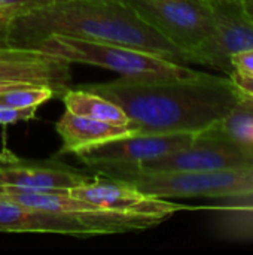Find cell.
Instances as JSON below:
<instances>
[{"instance_id": "cell-16", "label": "cell", "mask_w": 253, "mask_h": 255, "mask_svg": "<svg viewBox=\"0 0 253 255\" xmlns=\"http://www.w3.org/2000/svg\"><path fill=\"white\" fill-rule=\"evenodd\" d=\"M204 133L253 146V111L237 105Z\"/></svg>"}, {"instance_id": "cell-12", "label": "cell", "mask_w": 253, "mask_h": 255, "mask_svg": "<svg viewBox=\"0 0 253 255\" xmlns=\"http://www.w3.org/2000/svg\"><path fill=\"white\" fill-rule=\"evenodd\" d=\"M72 63L24 48L0 49V79L19 81L52 88L61 97L72 82Z\"/></svg>"}, {"instance_id": "cell-9", "label": "cell", "mask_w": 253, "mask_h": 255, "mask_svg": "<svg viewBox=\"0 0 253 255\" xmlns=\"http://www.w3.org/2000/svg\"><path fill=\"white\" fill-rule=\"evenodd\" d=\"M192 133H133L86 149L75 155L88 167L100 164H145L192 143Z\"/></svg>"}, {"instance_id": "cell-18", "label": "cell", "mask_w": 253, "mask_h": 255, "mask_svg": "<svg viewBox=\"0 0 253 255\" xmlns=\"http://www.w3.org/2000/svg\"><path fill=\"white\" fill-rule=\"evenodd\" d=\"M36 111L33 108H12L6 105H0V124L9 126L16 124L19 121H30L36 117Z\"/></svg>"}, {"instance_id": "cell-10", "label": "cell", "mask_w": 253, "mask_h": 255, "mask_svg": "<svg viewBox=\"0 0 253 255\" xmlns=\"http://www.w3.org/2000/svg\"><path fill=\"white\" fill-rule=\"evenodd\" d=\"M95 176L60 160L22 158L7 148L0 151V185L37 191H69Z\"/></svg>"}, {"instance_id": "cell-22", "label": "cell", "mask_w": 253, "mask_h": 255, "mask_svg": "<svg viewBox=\"0 0 253 255\" xmlns=\"http://www.w3.org/2000/svg\"><path fill=\"white\" fill-rule=\"evenodd\" d=\"M228 78L233 81V84L236 85V88H237L240 93H245V94L253 96V76L233 70V72L228 75Z\"/></svg>"}, {"instance_id": "cell-1", "label": "cell", "mask_w": 253, "mask_h": 255, "mask_svg": "<svg viewBox=\"0 0 253 255\" xmlns=\"http://www.w3.org/2000/svg\"><path fill=\"white\" fill-rule=\"evenodd\" d=\"M124 109L130 126L139 133L200 134L239 105V93L228 76L207 73L188 81H136L118 78L86 84Z\"/></svg>"}, {"instance_id": "cell-5", "label": "cell", "mask_w": 253, "mask_h": 255, "mask_svg": "<svg viewBox=\"0 0 253 255\" xmlns=\"http://www.w3.org/2000/svg\"><path fill=\"white\" fill-rule=\"evenodd\" d=\"M0 197L24 206L66 215L84 224L91 236L142 232L163 223L155 217L115 212L72 196L69 191H37L0 185Z\"/></svg>"}, {"instance_id": "cell-26", "label": "cell", "mask_w": 253, "mask_h": 255, "mask_svg": "<svg viewBox=\"0 0 253 255\" xmlns=\"http://www.w3.org/2000/svg\"><path fill=\"white\" fill-rule=\"evenodd\" d=\"M55 1H57V0H55Z\"/></svg>"}, {"instance_id": "cell-14", "label": "cell", "mask_w": 253, "mask_h": 255, "mask_svg": "<svg viewBox=\"0 0 253 255\" xmlns=\"http://www.w3.org/2000/svg\"><path fill=\"white\" fill-rule=\"evenodd\" d=\"M55 128L63 142L60 154H76L82 149L137 133V130L131 126L110 124L81 117L69 111L63 114Z\"/></svg>"}, {"instance_id": "cell-8", "label": "cell", "mask_w": 253, "mask_h": 255, "mask_svg": "<svg viewBox=\"0 0 253 255\" xmlns=\"http://www.w3.org/2000/svg\"><path fill=\"white\" fill-rule=\"evenodd\" d=\"M215 9V31L195 51L197 64L224 72H233L230 57L253 49V19L243 10L240 0H212Z\"/></svg>"}, {"instance_id": "cell-6", "label": "cell", "mask_w": 253, "mask_h": 255, "mask_svg": "<svg viewBox=\"0 0 253 255\" xmlns=\"http://www.w3.org/2000/svg\"><path fill=\"white\" fill-rule=\"evenodd\" d=\"M136 13L191 54L215 31V9L212 0H124ZM197 64V60H195Z\"/></svg>"}, {"instance_id": "cell-15", "label": "cell", "mask_w": 253, "mask_h": 255, "mask_svg": "<svg viewBox=\"0 0 253 255\" xmlns=\"http://www.w3.org/2000/svg\"><path fill=\"white\" fill-rule=\"evenodd\" d=\"M61 97L66 111L72 114L110 123V124L130 126V120L124 112V109L97 93H92L82 87H79L78 90H73L70 87Z\"/></svg>"}, {"instance_id": "cell-17", "label": "cell", "mask_w": 253, "mask_h": 255, "mask_svg": "<svg viewBox=\"0 0 253 255\" xmlns=\"http://www.w3.org/2000/svg\"><path fill=\"white\" fill-rule=\"evenodd\" d=\"M57 97L55 91L46 85L25 84L22 87L9 90L0 94V105L12 108H33L37 109L40 105Z\"/></svg>"}, {"instance_id": "cell-13", "label": "cell", "mask_w": 253, "mask_h": 255, "mask_svg": "<svg viewBox=\"0 0 253 255\" xmlns=\"http://www.w3.org/2000/svg\"><path fill=\"white\" fill-rule=\"evenodd\" d=\"M1 233H54L69 236H91L79 221L49 211L30 208L0 197Z\"/></svg>"}, {"instance_id": "cell-4", "label": "cell", "mask_w": 253, "mask_h": 255, "mask_svg": "<svg viewBox=\"0 0 253 255\" xmlns=\"http://www.w3.org/2000/svg\"><path fill=\"white\" fill-rule=\"evenodd\" d=\"M28 49L63 58L69 63L103 67L118 73L121 78L136 81H188L200 79L207 75L206 72L195 70L186 64H179L142 49L63 34L46 36Z\"/></svg>"}, {"instance_id": "cell-3", "label": "cell", "mask_w": 253, "mask_h": 255, "mask_svg": "<svg viewBox=\"0 0 253 255\" xmlns=\"http://www.w3.org/2000/svg\"><path fill=\"white\" fill-rule=\"evenodd\" d=\"M89 169L160 199L253 197V164L210 172L152 170L139 164H100Z\"/></svg>"}, {"instance_id": "cell-11", "label": "cell", "mask_w": 253, "mask_h": 255, "mask_svg": "<svg viewBox=\"0 0 253 255\" xmlns=\"http://www.w3.org/2000/svg\"><path fill=\"white\" fill-rule=\"evenodd\" d=\"M69 193L78 199L86 200L104 209L155 217L161 221H166L173 214L186 209V206L183 205L145 194L122 181L110 179L100 175H95V178L88 184H82L69 190Z\"/></svg>"}, {"instance_id": "cell-24", "label": "cell", "mask_w": 253, "mask_h": 255, "mask_svg": "<svg viewBox=\"0 0 253 255\" xmlns=\"http://www.w3.org/2000/svg\"><path fill=\"white\" fill-rule=\"evenodd\" d=\"M237 93H239V105H240L242 108H246V109H249V111H253V96L245 94V93H240L239 90H237Z\"/></svg>"}, {"instance_id": "cell-7", "label": "cell", "mask_w": 253, "mask_h": 255, "mask_svg": "<svg viewBox=\"0 0 253 255\" xmlns=\"http://www.w3.org/2000/svg\"><path fill=\"white\" fill-rule=\"evenodd\" d=\"M252 164V145L239 143L203 131L197 134L186 148L139 166L169 172H210Z\"/></svg>"}, {"instance_id": "cell-20", "label": "cell", "mask_w": 253, "mask_h": 255, "mask_svg": "<svg viewBox=\"0 0 253 255\" xmlns=\"http://www.w3.org/2000/svg\"><path fill=\"white\" fill-rule=\"evenodd\" d=\"M230 63L233 66V70L253 76V49L233 54L230 57Z\"/></svg>"}, {"instance_id": "cell-2", "label": "cell", "mask_w": 253, "mask_h": 255, "mask_svg": "<svg viewBox=\"0 0 253 255\" xmlns=\"http://www.w3.org/2000/svg\"><path fill=\"white\" fill-rule=\"evenodd\" d=\"M51 34L122 45L179 64H195L191 54L145 22L124 0H57L27 10L13 19L9 45L28 49Z\"/></svg>"}, {"instance_id": "cell-25", "label": "cell", "mask_w": 253, "mask_h": 255, "mask_svg": "<svg viewBox=\"0 0 253 255\" xmlns=\"http://www.w3.org/2000/svg\"><path fill=\"white\" fill-rule=\"evenodd\" d=\"M240 4L243 7V10L246 12V15L253 19V0H240Z\"/></svg>"}, {"instance_id": "cell-23", "label": "cell", "mask_w": 253, "mask_h": 255, "mask_svg": "<svg viewBox=\"0 0 253 255\" xmlns=\"http://www.w3.org/2000/svg\"><path fill=\"white\" fill-rule=\"evenodd\" d=\"M28 82H19V81H6V79H0V94L1 93H6L9 90H13V88H18V87H22Z\"/></svg>"}, {"instance_id": "cell-19", "label": "cell", "mask_w": 253, "mask_h": 255, "mask_svg": "<svg viewBox=\"0 0 253 255\" xmlns=\"http://www.w3.org/2000/svg\"><path fill=\"white\" fill-rule=\"evenodd\" d=\"M27 10L19 9V7H7V9H0V49L9 48V36H10V27L13 19Z\"/></svg>"}, {"instance_id": "cell-21", "label": "cell", "mask_w": 253, "mask_h": 255, "mask_svg": "<svg viewBox=\"0 0 253 255\" xmlns=\"http://www.w3.org/2000/svg\"><path fill=\"white\" fill-rule=\"evenodd\" d=\"M55 0H0V9L19 7L24 10H33L54 3Z\"/></svg>"}]
</instances>
